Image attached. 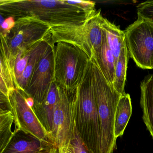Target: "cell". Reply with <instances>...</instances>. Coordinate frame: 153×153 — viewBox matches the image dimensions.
Masks as SVG:
<instances>
[{
    "mask_svg": "<svg viewBox=\"0 0 153 153\" xmlns=\"http://www.w3.org/2000/svg\"><path fill=\"white\" fill-rule=\"evenodd\" d=\"M0 12L1 16L16 19L34 17L51 27L80 24L94 16L65 0H1Z\"/></svg>",
    "mask_w": 153,
    "mask_h": 153,
    "instance_id": "obj_1",
    "label": "cell"
},
{
    "mask_svg": "<svg viewBox=\"0 0 153 153\" xmlns=\"http://www.w3.org/2000/svg\"><path fill=\"white\" fill-rule=\"evenodd\" d=\"M72 100L74 124L80 138L91 153H101L100 122L90 62Z\"/></svg>",
    "mask_w": 153,
    "mask_h": 153,
    "instance_id": "obj_2",
    "label": "cell"
},
{
    "mask_svg": "<svg viewBox=\"0 0 153 153\" xmlns=\"http://www.w3.org/2000/svg\"><path fill=\"white\" fill-rule=\"evenodd\" d=\"M90 67L100 122L101 153H113L117 140L114 134V118L122 95L108 82L94 59L90 60Z\"/></svg>",
    "mask_w": 153,
    "mask_h": 153,
    "instance_id": "obj_3",
    "label": "cell"
},
{
    "mask_svg": "<svg viewBox=\"0 0 153 153\" xmlns=\"http://www.w3.org/2000/svg\"><path fill=\"white\" fill-rule=\"evenodd\" d=\"M83 51L66 42L54 46V82L68 94H73L80 85L90 65Z\"/></svg>",
    "mask_w": 153,
    "mask_h": 153,
    "instance_id": "obj_4",
    "label": "cell"
},
{
    "mask_svg": "<svg viewBox=\"0 0 153 153\" xmlns=\"http://www.w3.org/2000/svg\"><path fill=\"white\" fill-rule=\"evenodd\" d=\"M103 18L99 10L83 23L52 27L49 31L50 44L53 46L60 42L73 45L91 60L102 44Z\"/></svg>",
    "mask_w": 153,
    "mask_h": 153,
    "instance_id": "obj_5",
    "label": "cell"
},
{
    "mask_svg": "<svg viewBox=\"0 0 153 153\" xmlns=\"http://www.w3.org/2000/svg\"><path fill=\"white\" fill-rule=\"evenodd\" d=\"M51 27L34 17L16 19L14 27L7 33L1 32V51L10 62L15 71L19 53L28 50L49 36Z\"/></svg>",
    "mask_w": 153,
    "mask_h": 153,
    "instance_id": "obj_6",
    "label": "cell"
},
{
    "mask_svg": "<svg viewBox=\"0 0 153 153\" xmlns=\"http://www.w3.org/2000/svg\"><path fill=\"white\" fill-rule=\"evenodd\" d=\"M129 56L142 69H153V24L138 17L124 31Z\"/></svg>",
    "mask_w": 153,
    "mask_h": 153,
    "instance_id": "obj_7",
    "label": "cell"
},
{
    "mask_svg": "<svg viewBox=\"0 0 153 153\" xmlns=\"http://www.w3.org/2000/svg\"><path fill=\"white\" fill-rule=\"evenodd\" d=\"M73 94L60 87L59 97L54 110L51 142L60 149L70 144L74 126Z\"/></svg>",
    "mask_w": 153,
    "mask_h": 153,
    "instance_id": "obj_8",
    "label": "cell"
},
{
    "mask_svg": "<svg viewBox=\"0 0 153 153\" xmlns=\"http://www.w3.org/2000/svg\"><path fill=\"white\" fill-rule=\"evenodd\" d=\"M9 102L16 128L30 133L41 140L51 142L46 131L28 104L24 91L15 88L10 94Z\"/></svg>",
    "mask_w": 153,
    "mask_h": 153,
    "instance_id": "obj_9",
    "label": "cell"
},
{
    "mask_svg": "<svg viewBox=\"0 0 153 153\" xmlns=\"http://www.w3.org/2000/svg\"><path fill=\"white\" fill-rule=\"evenodd\" d=\"M54 82V46L50 44L34 70L25 93L34 104L40 103Z\"/></svg>",
    "mask_w": 153,
    "mask_h": 153,
    "instance_id": "obj_10",
    "label": "cell"
},
{
    "mask_svg": "<svg viewBox=\"0 0 153 153\" xmlns=\"http://www.w3.org/2000/svg\"><path fill=\"white\" fill-rule=\"evenodd\" d=\"M53 146L49 141L16 128L14 136L1 153H50Z\"/></svg>",
    "mask_w": 153,
    "mask_h": 153,
    "instance_id": "obj_11",
    "label": "cell"
},
{
    "mask_svg": "<svg viewBox=\"0 0 153 153\" xmlns=\"http://www.w3.org/2000/svg\"><path fill=\"white\" fill-rule=\"evenodd\" d=\"M59 92L60 87L53 82L43 101L40 103L34 104L32 106L37 119L47 133L51 142L53 129V114L59 97Z\"/></svg>",
    "mask_w": 153,
    "mask_h": 153,
    "instance_id": "obj_12",
    "label": "cell"
},
{
    "mask_svg": "<svg viewBox=\"0 0 153 153\" xmlns=\"http://www.w3.org/2000/svg\"><path fill=\"white\" fill-rule=\"evenodd\" d=\"M140 105L143 120L153 138V74L148 75L140 83Z\"/></svg>",
    "mask_w": 153,
    "mask_h": 153,
    "instance_id": "obj_13",
    "label": "cell"
},
{
    "mask_svg": "<svg viewBox=\"0 0 153 153\" xmlns=\"http://www.w3.org/2000/svg\"><path fill=\"white\" fill-rule=\"evenodd\" d=\"M102 33V45L92 59L94 60L108 82L112 85L114 79L116 62L113 53L107 44L103 31Z\"/></svg>",
    "mask_w": 153,
    "mask_h": 153,
    "instance_id": "obj_14",
    "label": "cell"
},
{
    "mask_svg": "<svg viewBox=\"0 0 153 153\" xmlns=\"http://www.w3.org/2000/svg\"><path fill=\"white\" fill-rule=\"evenodd\" d=\"M50 44V36L44 40L39 42L35 46L28 63L16 85V88L25 92L36 65L41 60Z\"/></svg>",
    "mask_w": 153,
    "mask_h": 153,
    "instance_id": "obj_15",
    "label": "cell"
},
{
    "mask_svg": "<svg viewBox=\"0 0 153 153\" xmlns=\"http://www.w3.org/2000/svg\"><path fill=\"white\" fill-rule=\"evenodd\" d=\"M101 27L105 35L107 44L115 58L116 64L122 50L126 47L125 32L104 18L102 20Z\"/></svg>",
    "mask_w": 153,
    "mask_h": 153,
    "instance_id": "obj_16",
    "label": "cell"
},
{
    "mask_svg": "<svg viewBox=\"0 0 153 153\" xmlns=\"http://www.w3.org/2000/svg\"><path fill=\"white\" fill-rule=\"evenodd\" d=\"M132 113L131 99L129 94L122 95L118 102L114 118V134L116 139L122 136Z\"/></svg>",
    "mask_w": 153,
    "mask_h": 153,
    "instance_id": "obj_17",
    "label": "cell"
},
{
    "mask_svg": "<svg viewBox=\"0 0 153 153\" xmlns=\"http://www.w3.org/2000/svg\"><path fill=\"white\" fill-rule=\"evenodd\" d=\"M1 94L9 98L10 92L15 89V71L10 62L3 53H1Z\"/></svg>",
    "mask_w": 153,
    "mask_h": 153,
    "instance_id": "obj_18",
    "label": "cell"
},
{
    "mask_svg": "<svg viewBox=\"0 0 153 153\" xmlns=\"http://www.w3.org/2000/svg\"><path fill=\"white\" fill-rule=\"evenodd\" d=\"M128 56L126 46L122 50L115 66L114 79L112 85L114 89L121 95L125 94L124 88L127 76Z\"/></svg>",
    "mask_w": 153,
    "mask_h": 153,
    "instance_id": "obj_19",
    "label": "cell"
},
{
    "mask_svg": "<svg viewBox=\"0 0 153 153\" xmlns=\"http://www.w3.org/2000/svg\"><path fill=\"white\" fill-rule=\"evenodd\" d=\"M14 123L13 114L10 109H0V153H2L14 135L11 131Z\"/></svg>",
    "mask_w": 153,
    "mask_h": 153,
    "instance_id": "obj_20",
    "label": "cell"
},
{
    "mask_svg": "<svg viewBox=\"0 0 153 153\" xmlns=\"http://www.w3.org/2000/svg\"><path fill=\"white\" fill-rule=\"evenodd\" d=\"M35 45L28 50L21 52L17 56L15 65V76L16 78L15 86L17 81L23 74L27 65L28 60Z\"/></svg>",
    "mask_w": 153,
    "mask_h": 153,
    "instance_id": "obj_21",
    "label": "cell"
},
{
    "mask_svg": "<svg viewBox=\"0 0 153 153\" xmlns=\"http://www.w3.org/2000/svg\"><path fill=\"white\" fill-rule=\"evenodd\" d=\"M137 7L138 17L153 24V1L142 2Z\"/></svg>",
    "mask_w": 153,
    "mask_h": 153,
    "instance_id": "obj_22",
    "label": "cell"
},
{
    "mask_svg": "<svg viewBox=\"0 0 153 153\" xmlns=\"http://www.w3.org/2000/svg\"><path fill=\"white\" fill-rule=\"evenodd\" d=\"M70 144L73 147L75 153H92L80 138L75 124Z\"/></svg>",
    "mask_w": 153,
    "mask_h": 153,
    "instance_id": "obj_23",
    "label": "cell"
},
{
    "mask_svg": "<svg viewBox=\"0 0 153 153\" xmlns=\"http://www.w3.org/2000/svg\"><path fill=\"white\" fill-rule=\"evenodd\" d=\"M71 5L80 7L91 16H94L97 11L95 9V2L90 1H67Z\"/></svg>",
    "mask_w": 153,
    "mask_h": 153,
    "instance_id": "obj_24",
    "label": "cell"
},
{
    "mask_svg": "<svg viewBox=\"0 0 153 153\" xmlns=\"http://www.w3.org/2000/svg\"><path fill=\"white\" fill-rule=\"evenodd\" d=\"M16 19L12 17H7L1 23V33H7L9 32L15 25Z\"/></svg>",
    "mask_w": 153,
    "mask_h": 153,
    "instance_id": "obj_25",
    "label": "cell"
},
{
    "mask_svg": "<svg viewBox=\"0 0 153 153\" xmlns=\"http://www.w3.org/2000/svg\"><path fill=\"white\" fill-rule=\"evenodd\" d=\"M50 153H75L74 149L71 144L68 147L62 149H59L54 146H53L50 150Z\"/></svg>",
    "mask_w": 153,
    "mask_h": 153,
    "instance_id": "obj_26",
    "label": "cell"
},
{
    "mask_svg": "<svg viewBox=\"0 0 153 153\" xmlns=\"http://www.w3.org/2000/svg\"></svg>",
    "mask_w": 153,
    "mask_h": 153,
    "instance_id": "obj_27",
    "label": "cell"
}]
</instances>
